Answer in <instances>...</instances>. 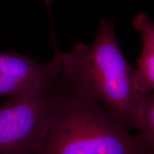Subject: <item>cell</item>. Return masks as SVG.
Wrapping results in <instances>:
<instances>
[{"label":"cell","mask_w":154,"mask_h":154,"mask_svg":"<svg viewBox=\"0 0 154 154\" xmlns=\"http://www.w3.org/2000/svg\"><path fill=\"white\" fill-rule=\"evenodd\" d=\"M133 25L141 34L142 51L135 69V85L140 94L154 91V24L146 14L140 13Z\"/></svg>","instance_id":"obj_5"},{"label":"cell","mask_w":154,"mask_h":154,"mask_svg":"<svg viewBox=\"0 0 154 154\" xmlns=\"http://www.w3.org/2000/svg\"><path fill=\"white\" fill-rule=\"evenodd\" d=\"M141 127L137 134L146 154H154V91L140 94Z\"/></svg>","instance_id":"obj_6"},{"label":"cell","mask_w":154,"mask_h":154,"mask_svg":"<svg viewBox=\"0 0 154 154\" xmlns=\"http://www.w3.org/2000/svg\"><path fill=\"white\" fill-rule=\"evenodd\" d=\"M38 154H146L132 134L59 74L47 136Z\"/></svg>","instance_id":"obj_2"},{"label":"cell","mask_w":154,"mask_h":154,"mask_svg":"<svg viewBox=\"0 0 154 154\" xmlns=\"http://www.w3.org/2000/svg\"><path fill=\"white\" fill-rule=\"evenodd\" d=\"M61 74L75 88L97 101L121 126L131 131L141 127L140 94L135 69L119 47L113 21L101 18L91 44L77 43L61 52L54 46Z\"/></svg>","instance_id":"obj_1"},{"label":"cell","mask_w":154,"mask_h":154,"mask_svg":"<svg viewBox=\"0 0 154 154\" xmlns=\"http://www.w3.org/2000/svg\"><path fill=\"white\" fill-rule=\"evenodd\" d=\"M43 1L47 4V5L49 7H51V5H52V1L53 0H43Z\"/></svg>","instance_id":"obj_7"},{"label":"cell","mask_w":154,"mask_h":154,"mask_svg":"<svg viewBox=\"0 0 154 154\" xmlns=\"http://www.w3.org/2000/svg\"><path fill=\"white\" fill-rule=\"evenodd\" d=\"M58 76L0 105V154L42 151L54 106Z\"/></svg>","instance_id":"obj_3"},{"label":"cell","mask_w":154,"mask_h":154,"mask_svg":"<svg viewBox=\"0 0 154 154\" xmlns=\"http://www.w3.org/2000/svg\"><path fill=\"white\" fill-rule=\"evenodd\" d=\"M61 72L57 57L42 63L16 51H0V96L24 94L51 82Z\"/></svg>","instance_id":"obj_4"}]
</instances>
